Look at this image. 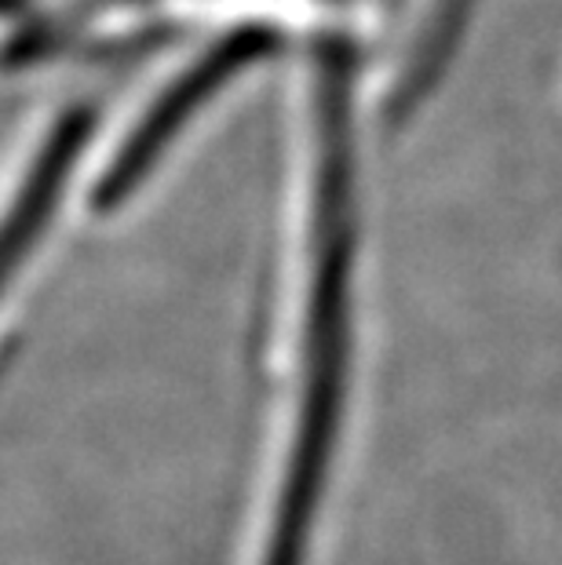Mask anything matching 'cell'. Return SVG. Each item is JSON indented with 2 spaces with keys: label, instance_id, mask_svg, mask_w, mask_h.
Wrapping results in <instances>:
<instances>
[{
  "label": "cell",
  "instance_id": "cell-1",
  "mask_svg": "<svg viewBox=\"0 0 562 565\" xmlns=\"http://www.w3.org/2000/svg\"><path fill=\"white\" fill-rule=\"evenodd\" d=\"M354 52L329 41L315 55V201H310V281L300 340V402L263 565H304L321 492L337 452L347 365H351L354 270Z\"/></svg>",
  "mask_w": 562,
  "mask_h": 565
},
{
  "label": "cell",
  "instance_id": "cell-2",
  "mask_svg": "<svg viewBox=\"0 0 562 565\" xmlns=\"http://www.w3.org/2000/svg\"><path fill=\"white\" fill-rule=\"evenodd\" d=\"M271 44H274V33L267 30H237L231 38H223L212 52L201 55L187 74H179L169 88L161 92V99L153 103V110L136 125L131 139L114 153L110 168H106V175L99 179V186H95V194H92V209L110 212L121 201H128L131 190L147 179L150 168L169 150L176 131L198 114V106L205 103L209 95H216L237 70L253 66L256 58L267 55Z\"/></svg>",
  "mask_w": 562,
  "mask_h": 565
},
{
  "label": "cell",
  "instance_id": "cell-3",
  "mask_svg": "<svg viewBox=\"0 0 562 565\" xmlns=\"http://www.w3.org/2000/svg\"><path fill=\"white\" fill-rule=\"evenodd\" d=\"M88 136V114H70L55 125L38 158L22 172L15 194L0 209V296L26 263L33 242L47 231L63 183L74 172V161Z\"/></svg>",
  "mask_w": 562,
  "mask_h": 565
},
{
  "label": "cell",
  "instance_id": "cell-4",
  "mask_svg": "<svg viewBox=\"0 0 562 565\" xmlns=\"http://www.w3.org/2000/svg\"><path fill=\"white\" fill-rule=\"evenodd\" d=\"M471 8H475V0H432L424 26L413 41L410 63L402 66V77L391 92L388 117L394 125L405 121V117L432 95L442 70L449 66L453 52H457V41H460L464 26H468Z\"/></svg>",
  "mask_w": 562,
  "mask_h": 565
}]
</instances>
